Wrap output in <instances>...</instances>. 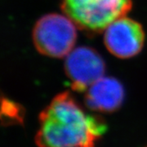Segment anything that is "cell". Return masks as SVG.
Returning <instances> with one entry per match:
<instances>
[{"label": "cell", "mask_w": 147, "mask_h": 147, "mask_svg": "<svg viewBox=\"0 0 147 147\" xmlns=\"http://www.w3.org/2000/svg\"><path fill=\"white\" fill-rule=\"evenodd\" d=\"M38 147H95L107 129L99 115L86 114L69 92L57 94L42 110Z\"/></svg>", "instance_id": "cell-1"}, {"label": "cell", "mask_w": 147, "mask_h": 147, "mask_svg": "<svg viewBox=\"0 0 147 147\" xmlns=\"http://www.w3.org/2000/svg\"><path fill=\"white\" fill-rule=\"evenodd\" d=\"M132 7L131 0H62L61 9L82 30H105L112 22L125 16Z\"/></svg>", "instance_id": "cell-2"}, {"label": "cell", "mask_w": 147, "mask_h": 147, "mask_svg": "<svg viewBox=\"0 0 147 147\" xmlns=\"http://www.w3.org/2000/svg\"><path fill=\"white\" fill-rule=\"evenodd\" d=\"M76 26L67 16L51 13L42 16L33 30V42L44 56L66 57L75 44Z\"/></svg>", "instance_id": "cell-3"}, {"label": "cell", "mask_w": 147, "mask_h": 147, "mask_svg": "<svg viewBox=\"0 0 147 147\" xmlns=\"http://www.w3.org/2000/svg\"><path fill=\"white\" fill-rule=\"evenodd\" d=\"M105 61L97 52L88 47L74 48L66 56L65 71L72 89L84 92L103 77Z\"/></svg>", "instance_id": "cell-4"}, {"label": "cell", "mask_w": 147, "mask_h": 147, "mask_svg": "<svg viewBox=\"0 0 147 147\" xmlns=\"http://www.w3.org/2000/svg\"><path fill=\"white\" fill-rule=\"evenodd\" d=\"M105 30V47L117 57H132L142 49L145 33L137 21L123 16L112 22Z\"/></svg>", "instance_id": "cell-5"}, {"label": "cell", "mask_w": 147, "mask_h": 147, "mask_svg": "<svg viewBox=\"0 0 147 147\" xmlns=\"http://www.w3.org/2000/svg\"><path fill=\"white\" fill-rule=\"evenodd\" d=\"M124 100V89L115 78L101 77L90 87L85 96V105L90 110L111 113L119 109Z\"/></svg>", "instance_id": "cell-6"}, {"label": "cell", "mask_w": 147, "mask_h": 147, "mask_svg": "<svg viewBox=\"0 0 147 147\" xmlns=\"http://www.w3.org/2000/svg\"><path fill=\"white\" fill-rule=\"evenodd\" d=\"M2 115L6 117L5 119H3V121H6V124L22 123L24 119V115L21 113L20 105L9 100L3 101Z\"/></svg>", "instance_id": "cell-7"}]
</instances>
